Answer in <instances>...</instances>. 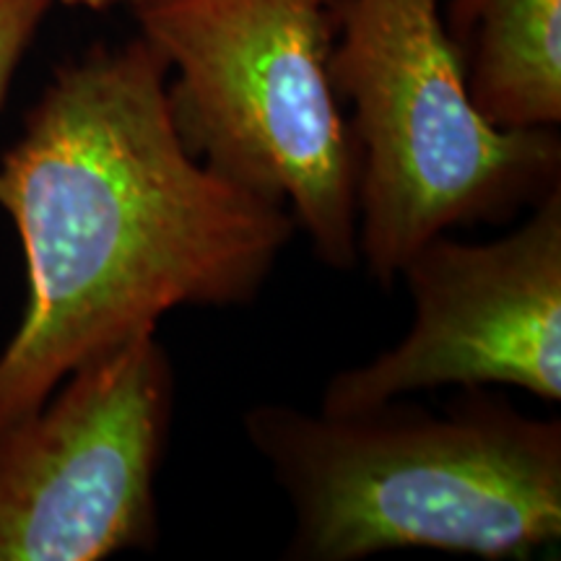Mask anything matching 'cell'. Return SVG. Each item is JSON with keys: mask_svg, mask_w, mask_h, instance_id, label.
Segmentation results:
<instances>
[{"mask_svg": "<svg viewBox=\"0 0 561 561\" xmlns=\"http://www.w3.org/2000/svg\"><path fill=\"white\" fill-rule=\"evenodd\" d=\"M401 276L416 307L411 331L371 362L339 371L322 392V413L447 385H510L561 401V185L500 240L434 237Z\"/></svg>", "mask_w": 561, "mask_h": 561, "instance_id": "6", "label": "cell"}, {"mask_svg": "<svg viewBox=\"0 0 561 561\" xmlns=\"http://www.w3.org/2000/svg\"><path fill=\"white\" fill-rule=\"evenodd\" d=\"M442 24L473 107L496 128L561 121V0H445Z\"/></svg>", "mask_w": 561, "mask_h": 561, "instance_id": "7", "label": "cell"}, {"mask_svg": "<svg viewBox=\"0 0 561 561\" xmlns=\"http://www.w3.org/2000/svg\"><path fill=\"white\" fill-rule=\"evenodd\" d=\"M53 0H0V104Z\"/></svg>", "mask_w": 561, "mask_h": 561, "instance_id": "8", "label": "cell"}, {"mask_svg": "<svg viewBox=\"0 0 561 561\" xmlns=\"http://www.w3.org/2000/svg\"><path fill=\"white\" fill-rule=\"evenodd\" d=\"M66 5H76V9H89V11H110V9H121V5H128V9H140L149 0H60Z\"/></svg>", "mask_w": 561, "mask_h": 561, "instance_id": "9", "label": "cell"}, {"mask_svg": "<svg viewBox=\"0 0 561 561\" xmlns=\"http://www.w3.org/2000/svg\"><path fill=\"white\" fill-rule=\"evenodd\" d=\"M167 81L144 37L96 47L55 73L0 159L30 280L0 354V432L167 312L250 305L297 231L289 208L187 151Z\"/></svg>", "mask_w": 561, "mask_h": 561, "instance_id": "1", "label": "cell"}, {"mask_svg": "<svg viewBox=\"0 0 561 561\" xmlns=\"http://www.w3.org/2000/svg\"><path fill=\"white\" fill-rule=\"evenodd\" d=\"M174 369L157 331L62 380L0 432V561H100L159 541Z\"/></svg>", "mask_w": 561, "mask_h": 561, "instance_id": "5", "label": "cell"}, {"mask_svg": "<svg viewBox=\"0 0 561 561\" xmlns=\"http://www.w3.org/2000/svg\"><path fill=\"white\" fill-rule=\"evenodd\" d=\"M244 432L294 510L286 559L398 549L530 559L561 538V421L489 388L442 413L392 398L351 413L263 403Z\"/></svg>", "mask_w": 561, "mask_h": 561, "instance_id": "2", "label": "cell"}, {"mask_svg": "<svg viewBox=\"0 0 561 561\" xmlns=\"http://www.w3.org/2000/svg\"><path fill=\"white\" fill-rule=\"evenodd\" d=\"M442 0H339L328 73L356 149V255L390 286L434 237L507 221L559 185L557 128L483 121Z\"/></svg>", "mask_w": 561, "mask_h": 561, "instance_id": "3", "label": "cell"}, {"mask_svg": "<svg viewBox=\"0 0 561 561\" xmlns=\"http://www.w3.org/2000/svg\"><path fill=\"white\" fill-rule=\"evenodd\" d=\"M339 0H149L140 37L174 73L187 151L289 208L314 255L351 271L356 149L328 73Z\"/></svg>", "mask_w": 561, "mask_h": 561, "instance_id": "4", "label": "cell"}]
</instances>
